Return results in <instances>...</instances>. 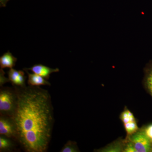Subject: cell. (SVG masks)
Instances as JSON below:
<instances>
[{
    "mask_svg": "<svg viewBox=\"0 0 152 152\" xmlns=\"http://www.w3.org/2000/svg\"><path fill=\"white\" fill-rule=\"evenodd\" d=\"M13 87L18 101L11 118L17 142L25 152H47L54 122L50 94L40 86Z\"/></svg>",
    "mask_w": 152,
    "mask_h": 152,
    "instance_id": "cell-1",
    "label": "cell"
},
{
    "mask_svg": "<svg viewBox=\"0 0 152 152\" xmlns=\"http://www.w3.org/2000/svg\"><path fill=\"white\" fill-rule=\"evenodd\" d=\"M18 96L16 90L10 87H1L0 115L12 117L16 108Z\"/></svg>",
    "mask_w": 152,
    "mask_h": 152,
    "instance_id": "cell-2",
    "label": "cell"
},
{
    "mask_svg": "<svg viewBox=\"0 0 152 152\" xmlns=\"http://www.w3.org/2000/svg\"><path fill=\"white\" fill-rule=\"evenodd\" d=\"M126 139L132 143L137 152H152V142L141 130Z\"/></svg>",
    "mask_w": 152,
    "mask_h": 152,
    "instance_id": "cell-3",
    "label": "cell"
},
{
    "mask_svg": "<svg viewBox=\"0 0 152 152\" xmlns=\"http://www.w3.org/2000/svg\"><path fill=\"white\" fill-rule=\"evenodd\" d=\"M0 135L13 139L16 141L15 129L11 117L0 115Z\"/></svg>",
    "mask_w": 152,
    "mask_h": 152,
    "instance_id": "cell-4",
    "label": "cell"
},
{
    "mask_svg": "<svg viewBox=\"0 0 152 152\" xmlns=\"http://www.w3.org/2000/svg\"><path fill=\"white\" fill-rule=\"evenodd\" d=\"M8 78L13 86L25 88L26 86V81L27 77L24 72L22 70H17L13 68L10 69L8 72Z\"/></svg>",
    "mask_w": 152,
    "mask_h": 152,
    "instance_id": "cell-5",
    "label": "cell"
},
{
    "mask_svg": "<svg viewBox=\"0 0 152 152\" xmlns=\"http://www.w3.org/2000/svg\"><path fill=\"white\" fill-rule=\"evenodd\" d=\"M27 70L32 71L34 73L37 74L42 76L46 80L50 78V75L53 73L58 72L59 71L58 68L53 69L44 66L42 64H36L33 66L31 67L26 68Z\"/></svg>",
    "mask_w": 152,
    "mask_h": 152,
    "instance_id": "cell-6",
    "label": "cell"
},
{
    "mask_svg": "<svg viewBox=\"0 0 152 152\" xmlns=\"http://www.w3.org/2000/svg\"><path fill=\"white\" fill-rule=\"evenodd\" d=\"M28 76V84L31 86H51L50 83L42 76L35 73L31 74L27 70L24 69Z\"/></svg>",
    "mask_w": 152,
    "mask_h": 152,
    "instance_id": "cell-7",
    "label": "cell"
},
{
    "mask_svg": "<svg viewBox=\"0 0 152 152\" xmlns=\"http://www.w3.org/2000/svg\"><path fill=\"white\" fill-rule=\"evenodd\" d=\"M126 140H118L109 144L106 147L96 150V152H124Z\"/></svg>",
    "mask_w": 152,
    "mask_h": 152,
    "instance_id": "cell-8",
    "label": "cell"
},
{
    "mask_svg": "<svg viewBox=\"0 0 152 152\" xmlns=\"http://www.w3.org/2000/svg\"><path fill=\"white\" fill-rule=\"evenodd\" d=\"M17 58L14 56L10 52H7L0 57L1 69L6 68H13L15 66Z\"/></svg>",
    "mask_w": 152,
    "mask_h": 152,
    "instance_id": "cell-9",
    "label": "cell"
},
{
    "mask_svg": "<svg viewBox=\"0 0 152 152\" xmlns=\"http://www.w3.org/2000/svg\"><path fill=\"white\" fill-rule=\"evenodd\" d=\"M15 142L13 139L5 136H0V152L12 151L15 148Z\"/></svg>",
    "mask_w": 152,
    "mask_h": 152,
    "instance_id": "cell-10",
    "label": "cell"
},
{
    "mask_svg": "<svg viewBox=\"0 0 152 152\" xmlns=\"http://www.w3.org/2000/svg\"><path fill=\"white\" fill-rule=\"evenodd\" d=\"M120 118L124 124L137 121L134 114L127 108L124 109V111L121 113Z\"/></svg>",
    "mask_w": 152,
    "mask_h": 152,
    "instance_id": "cell-11",
    "label": "cell"
},
{
    "mask_svg": "<svg viewBox=\"0 0 152 152\" xmlns=\"http://www.w3.org/2000/svg\"><path fill=\"white\" fill-rule=\"evenodd\" d=\"M124 127L127 134L126 138L139 131L137 121L124 124Z\"/></svg>",
    "mask_w": 152,
    "mask_h": 152,
    "instance_id": "cell-12",
    "label": "cell"
},
{
    "mask_svg": "<svg viewBox=\"0 0 152 152\" xmlns=\"http://www.w3.org/2000/svg\"><path fill=\"white\" fill-rule=\"evenodd\" d=\"M80 150L76 142L69 140L63 147L60 152H79Z\"/></svg>",
    "mask_w": 152,
    "mask_h": 152,
    "instance_id": "cell-13",
    "label": "cell"
},
{
    "mask_svg": "<svg viewBox=\"0 0 152 152\" xmlns=\"http://www.w3.org/2000/svg\"><path fill=\"white\" fill-rule=\"evenodd\" d=\"M145 86L152 96V67L147 71L145 80Z\"/></svg>",
    "mask_w": 152,
    "mask_h": 152,
    "instance_id": "cell-14",
    "label": "cell"
},
{
    "mask_svg": "<svg viewBox=\"0 0 152 152\" xmlns=\"http://www.w3.org/2000/svg\"><path fill=\"white\" fill-rule=\"evenodd\" d=\"M141 131L145 134L149 140L152 142V124L144 127Z\"/></svg>",
    "mask_w": 152,
    "mask_h": 152,
    "instance_id": "cell-15",
    "label": "cell"
},
{
    "mask_svg": "<svg viewBox=\"0 0 152 152\" xmlns=\"http://www.w3.org/2000/svg\"><path fill=\"white\" fill-rule=\"evenodd\" d=\"M126 144L124 148V152H137L132 143L128 139H126Z\"/></svg>",
    "mask_w": 152,
    "mask_h": 152,
    "instance_id": "cell-16",
    "label": "cell"
},
{
    "mask_svg": "<svg viewBox=\"0 0 152 152\" xmlns=\"http://www.w3.org/2000/svg\"><path fill=\"white\" fill-rule=\"evenodd\" d=\"M5 72L3 69H1L0 70V86L3 87V85L8 82H10L9 78H7L4 76Z\"/></svg>",
    "mask_w": 152,
    "mask_h": 152,
    "instance_id": "cell-17",
    "label": "cell"
}]
</instances>
